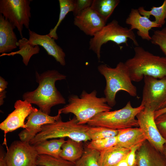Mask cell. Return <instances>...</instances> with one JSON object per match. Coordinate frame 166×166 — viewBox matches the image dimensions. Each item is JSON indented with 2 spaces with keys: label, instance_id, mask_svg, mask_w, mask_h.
Instances as JSON below:
<instances>
[{
  "label": "cell",
  "instance_id": "6da1fadb",
  "mask_svg": "<svg viewBox=\"0 0 166 166\" xmlns=\"http://www.w3.org/2000/svg\"><path fill=\"white\" fill-rule=\"evenodd\" d=\"M36 80L38 84L36 89L24 93L23 100L36 105L39 109L49 115L52 107L66 103L65 100L55 85L57 81L65 79L66 75L56 70H48L41 73L35 72Z\"/></svg>",
  "mask_w": 166,
  "mask_h": 166
},
{
  "label": "cell",
  "instance_id": "7a4b0ae2",
  "mask_svg": "<svg viewBox=\"0 0 166 166\" xmlns=\"http://www.w3.org/2000/svg\"><path fill=\"white\" fill-rule=\"evenodd\" d=\"M134 50V56L124 62L132 81L139 82L145 76L158 79L166 77V56L154 55L139 46Z\"/></svg>",
  "mask_w": 166,
  "mask_h": 166
},
{
  "label": "cell",
  "instance_id": "3957f363",
  "mask_svg": "<svg viewBox=\"0 0 166 166\" xmlns=\"http://www.w3.org/2000/svg\"><path fill=\"white\" fill-rule=\"evenodd\" d=\"M97 94L96 90L89 93L83 90L80 97L77 95H70L69 103L60 109L61 113H72L78 124H85L97 114L110 111L112 108L107 103L105 97H97Z\"/></svg>",
  "mask_w": 166,
  "mask_h": 166
},
{
  "label": "cell",
  "instance_id": "277c9868",
  "mask_svg": "<svg viewBox=\"0 0 166 166\" xmlns=\"http://www.w3.org/2000/svg\"><path fill=\"white\" fill-rule=\"evenodd\" d=\"M97 69L105 79L104 93L107 103L110 106L115 105L116 95L119 91H125L132 97L136 96V88L132 83L128 69L124 63L120 62L115 68L101 64L98 66Z\"/></svg>",
  "mask_w": 166,
  "mask_h": 166
},
{
  "label": "cell",
  "instance_id": "5b68a950",
  "mask_svg": "<svg viewBox=\"0 0 166 166\" xmlns=\"http://www.w3.org/2000/svg\"><path fill=\"white\" fill-rule=\"evenodd\" d=\"M75 117L66 122L61 118L53 124H44L42 131L38 134L30 143L34 145L39 142L50 139L67 137L78 141L91 140L87 132L89 126L81 124Z\"/></svg>",
  "mask_w": 166,
  "mask_h": 166
},
{
  "label": "cell",
  "instance_id": "8992f818",
  "mask_svg": "<svg viewBox=\"0 0 166 166\" xmlns=\"http://www.w3.org/2000/svg\"><path fill=\"white\" fill-rule=\"evenodd\" d=\"M144 108L141 105L133 107L129 101L121 109L97 114L87 124L90 126H101L117 130L138 127L139 125L136 117Z\"/></svg>",
  "mask_w": 166,
  "mask_h": 166
},
{
  "label": "cell",
  "instance_id": "52a82bcc",
  "mask_svg": "<svg viewBox=\"0 0 166 166\" xmlns=\"http://www.w3.org/2000/svg\"><path fill=\"white\" fill-rule=\"evenodd\" d=\"M128 38L133 42L136 46H139L133 30L121 26L117 20H113L105 26L90 39L89 49L96 53L99 60L102 45L111 41L118 45L124 44L128 46Z\"/></svg>",
  "mask_w": 166,
  "mask_h": 166
},
{
  "label": "cell",
  "instance_id": "ba28073f",
  "mask_svg": "<svg viewBox=\"0 0 166 166\" xmlns=\"http://www.w3.org/2000/svg\"><path fill=\"white\" fill-rule=\"evenodd\" d=\"M30 0H0V14L16 28L21 38L23 26L29 29L31 18Z\"/></svg>",
  "mask_w": 166,
  "mask_h": 166
},
{
  "label": "cell",
  "instance_id": "9c48e42d",
  "mask_svg": "<svg viewBox=\"0 0 166 166\" xmlns=\"http://www.w3.org/2000/svg\"><path fill=\"white\" fill-rule=\"evenodd\" d=\"M140 105L154 112L166 107V77L158 79L144 77Z\"/></svg>",
  "mask_w": 166,
  "mask_h": 166
},
{
  "label": "cell",
  "instance_id": "30bf717a",
  "mask_svg": "<svg viewBox=\"0 0 166 166\" xmlns=\"http://www.w3.org/2000/svg\"><path fill=\"white\" fill-rule=\"evenodd\" d=\"M38 155L30 142L16 140L7 149L5 158L8 166H37Z\"/></svg>",
  "mask_w": 166,
  "mask_h": 166
},
{
  "label": "cell",
  "instance_id": "8fae6325",
  "mask_svg": "<svg viewBox=\"0 0 166 166\" xmlns=\"http://www.w3.org/2000/svg\"><path fill=\"white\" fill-rule=\"evenodd\" d=\"M154 112L146 107L136 116L139 127L148 142L158 152L163 154L166 140L162 136L156 124Z\"/></svg>",
  "mask_w": 166,
  "mask_h": 166
},
{
  "label": "cell",
  "instance_id": "7c38bea8",
  "mask_svg": "<svg viewBox=\"0 0 166 166\" xmlns=\"http://www.w3.org/2000/svg\"><path fill=\"white\" fill-rule=\"evenodd\" d=\"M61 113L60 109L57 115L51 116L33 107L32 111L27 117L26 128L18 134L20 140L30 142L41 131L42 125L54 123L61 118Z\"/></svg>",
  "mask_w": 166,
  "mask_h": 166
},
{
  "label": "cell",
  "instance_id": "4fadbf2b",
  "mask_svg": "<svg viewBox=\"0 0 166 166\" xmlns=\"http://www.w3.org/2000/svg\"><path fill=\"white\" fill-rule=\"evenodd\" d=\"M14 110L9 114L0 124V128L3 131L4 139L3 144L7 149L6 134L9 132L22 128H25V120L32 111L33 107L26 100H17L14 105Z\"/></svg>",
  "mask_w": 166,
  "mask_h": 166
},
{
  "label": "cell",
  "instance_id": "5bb4252c",
  "mask_svg": "<svg viewBox=\"0 0 166 166\" xmlns=\"http://www.w3.org/2000/svg\"><path fill=\"white\" fill-rule=\"evenodd\" d=\"M106 22L91 6L75 17L73 22L74 25L85 34L93 37Z\"/></svg>",
  "mask_w": 166,
  "mask_h": 166
},
{
  "label": "cell",
  "instance_id": "9a60e30c",
  "mask_svg": "<svg viewBox=\"0 0 166 166\" xmlns=\"http://www.w3.org/2000/svg\"><path fill=\"white\" fill-rule=\"evenodd\" d=\"M28 31V42L29 44L33 45L42 46L49 55L53 57L61 65L65 66V54L61 48L56 43L54 38L48 34H39L29 29Z\"/></svg>",
  "mask_w": 166,
  "mask_h": 166
},
{
  "label": "cell",
  "instance_id": "2e32d148",
  "mask_svg": "<svg viewBox=\"0 0 166 166\" xmlns=\"http://www.w3.org/2000/svg\"><path fill=\"white\" fill-rule=\"evenodd\" d=\"M126 24L130 26V29H136L137 34L143 40L151 41V36L149 31L153 28L161 27L155 22L150 20L146 17L141 15L138 9H132L125 20Z\"/></svg>",
  "mask_w": 166,
  "mask_h": 166
},
{
  "label": "cell",
  "instance_id": "e0dca14e",
  "mask_svg": "<svg viewBox=\"0 0 166 166\" xmlns=\"http://www.w3.org/2000/svg\"><path fill=\"white\" fill-rule=\"evenodd\" d=\"M137 166H166V160L146 140L136 152Z\"/></svg>",
  "mask_w": 166,
  "mask_h": 166
},
{
  "label": "cell",
  "instance_id": "ac0fdd59",
  "mask_svg": "<svg viewBox=\"0 0 166 166\" xmlns=\"http://www.w3.org/2000/svg\"><path fill=\"white\" fill-rule=\"evenodd\" d=\"M15 28L0 14V53H6L17 48V36L14 31Z\"/></svg>",
  "mask_w": 166,
  "mask_h": 166
},
{
  "label": "cell",
  "instance_id": "d6986e66",
  "mask_svg": "<svg viewBox=\"0 0 166 166\" xmlns=\"http://www.w3.org/2000/svg\"><path fill=\"white\" fill-rule=\"evenodd\" d=\"M116 145L130 150L134 146L142 144L147 140L139 127H132L118 130Z\"/></svg>",
  "mask_w": 166,
  "mask_h": 166
},
{
  "label": "cell",
  "instance_id": "ffe728a7",
  "mask_svg": "<svg viewBox=\"0 0 166 166\" xmlns=\"http://www.w3.org/2000/svg\"><path fill=\"white\" fill-rule=\"evenodd\" d=\"M130 150L116 145L100 152L99 166H117L125 157Z\"/></svg>",
  "mask_w": 166,
  "mask_h": 166
},
{
  "label": "cell",
  "instance_id": "44dd1931",
  "mask_svg": "<svg viewBox=\"0 0 166 166\" xmlns=\"http://www.w3.org/2000/svg\"><path fill=\"white\" fill-rule=\"evenodd\" d=\"M85 151L83 141L68 138L61 147L60 157L75 163L82 156Z\"/></svg>",
  "mask_w": 166,
  "mask_h": 166
},
{
  "label": "cell",
  "instance_id": "7402d4cb",
  "mask_svg": "<svg viewBox=\"0 0 166 166\" xmlns=\"http://www.w3.org/2000/svg\"><path fill=\"white\" fill-rule=\"evenodd\" d=\"M66 141L65 138L50 140H46L34 145L38 155H46L55 157H60L61 147Z\"/></svg>",
  "mask_w": 166,
  "mask_h": 166
},
{
  "label": "cell",
  "instance_id": "603a6c76",
  "mask_svg": "<svg viewBox=\"0 0 166 166\" xmlns=\"http://www.w3.org/2000/svg\"><path fill=\"white\" fill-rule=\"evenodd\" d=\"M28 39L24 37L19 39L16 44L17 46L19 47L18 50L9 53H2L0 56H13L20 54L22 57L23 63L27 66L31 57L38 53L40 50L39 45H32L28 43Z\"/></svg>",
  "mask_w": 166,
  "mask_h": 166
},
{
  "label": "cell",
  "instance_id": "cb8c5ba5",
  "mask_svg": "<svg viewBox=\"0 0 166 166\" xmlns=\"http://www.w3.org/2000/svg\"><path fill=\"white\" fill-rule=\"evenodd\" d=\"M120 2L119 0H93L91 7L107 22Z\"/></svg>",
  "mask_w": 166,
  "mask_h": 166
},
{
  "label": "cell",
  "instance_id": "d4e9b609",
  "mask_svg": "<svg viewBox=\"0 0 166 166\" xmlns=\"http://www.w3.org/2000/svg\"><path fill=\"white\" fill-rule=\"evenodd\" d=\"M140 14L149 18L151 15L155 18V22L161 27L165 23L166 19V0L162 5L158 7L152 6L150 10H145L143 6L137 9Z\"/></svg>",
  "mask_w": 166,
  "mask_h": 166
},
{
  "label": "cell",
  "instance_id": "484cf974",
  "mask_svg": "<svg viewBox=\"0 0 166 166\" xmlns=\"http://www.w3.org/2000/svg\"><path fill=\"white\" fill-rule=\"evenodd\" d=\"M60 13L58 21L53 28L51 29L48 35L55 40L58 39L57 33L58 27L67 14L70 12H73L75 8V0H59Z\"/></svg>",
  "mask_w": 166,
  "mask_h": 166
},
{
  "label": "cell",
  "instance_id": "4316f807",
  "mask_svg": "<svg viewBox=\"0 0 166 166\" xmlns=\"http://www.w3.org/2000/svg\"><path fill=\"white\" fill-rule=\"evenodd\" d=\"M118 130L101 126H89L87 133L91 140H95L117 136Z\"/></svg>",
  "mask_w": 166,
  "mask_h": 166
},
{
  "label": "cell",
  "instance_id": "83f0119b",
  "mask_svg": "<svg viewBox=\"0 0 166 166\" xmlns=\"http://www.w3.org/2000/svg\"><path fill=\"white\" fill-rule=\"evenodd\" d=\"M36 164L38 166H76L75 163L60 157H55L46 155H38Z\"/></svg>",
  "mask_w": 166,
  "mask_h": 166
},
{
  "label": "cell",
  "instance_id": "f1b7e54d",
  "mask_svg": "<svg viewBox=\"0 0 166 166\" xmlns=\"http://www.w3.org/2000/svg\"><path fill=\"white\" fill-rule=\"evenodd\" d=\"M100 152L95 150L85 148L84 153L75 163L76 166H99L98 161Z\"/></svg>",
  "mask_w": 166,
  "mask_h": 166
},
{
  "label": "cell",
  "instance_id": "f546056e",
  "mask_svg": "<svg viewBox=\"0 0 166 166\" xmlns=\"http://www.w3.org/2000/svg\"><path fill=\"white\" fill-rule=\"evenodd\" d=\"M117 136L95 140H91L87 145L88 148L96 150L100 152L117 145Z\"/></svg>",
  "mask_w": 166,
  "mask_h": 166
},
{
  "label": "cell",
  "instance_id": "4dcf8cb0",
  "mask_svg": "<svg viewBox=\"0 0 166 166\" xmlns=\"http://www.w3.org/2000/svg\"><path fill=\"white\" fill-rule=\"evenodd\" d=\"M151 38L152 44L158 46L166 57V27L155 30Z\"/></svg>",
  "mask_w": 166,
  "mask_h": 166
},
{
  "label": "cell",
  "instance_id": "1f68e13d",
  "mask_svg": "<svg viewBox=\"0 0 166 166\" xmlns=\"http://www.w3.org/2000/svg\"><path fill=\"white\" fill-rule=\"evenodd\" d=\"M93 0H75V8L73 14L75 17L83 11L90 7Z\"/></svg>",
  "mask_w": 166,
  "mask_h": 166
},
{
  "label": "cell",
  "instance_id": "d6a6232c",
  "mask_svg": "<svg viewBox=\"0 0 166 166\" xmlns=\"http://www.w3.org/2000/svg\"><path fill=\"white\" fill-rule=\"evenodd\" d=\"M155 121L160 132L166 140V113L158 116Z\"/></svg>",
  "mask_w": 166,
  "mask_h": 166
},
{
  "label": "cell",
  "instance_id": "836d02e7",
  "mask_svg": "<svg viewBox=\"0 0 166 166\" xmlns=\"http://www.w3.org/2000/svg\"><path fill=\"white\" fill-rule=\"evenodd\" d=\"M142 144H137L133 147L127 155L126 159L129 166H137L136 152Z\"/></svg>",
  "mask_w": 166,
  "mask_h": 166
},
{
  "label": "cell",
  "instance_id": "e575fe53",
  "mask_svg": "<svg viewBox=\"0 0 166 166\" xmlns=\"http://www.w3.org/2000/svg\"><path fill=\"white\" fill-rule=\"evenodd\" d=\"M5 155L2 148H0V166H8L6 162Z\"/></svg>",
  "mask_w": 166,
  "mask_h": 166
},
{
  "label": "cell",
  "instance_id": "d590c367",
  "mask_svg": "<svg viewBox=\"0 0 166 166\" xmlns=\"http://www.w3.org/2000/svg\"><path fill=\"white\" fill-rule=\"evenodd\" d=\"M8 82L2 77H0V92L5 90L7 87Z\"/></svg>",
  "mask_w": 166,
  "mask_h": 166
},
{
  "label": "cell",
  "instance_id": "8d00e7d4",
  "mask_svg": "<svg viewBox=\"0 0 166 166\" xmlns=\"http://www.w3.org/2000/svg\"><path fill=\"white\" fill-rule=\"evenodd\" d=\"M166 113V107L154 112L155 119L160 115Z\"/></svg>",
  "mask_w": 166,
  "mask_h": 166
},
{
  "label": "cell",
  "instance_id": "74e56055",
  "mask_svg": "<svg viewBox=\"0 0 166 166\" xmlns=\"http://www.w3.org/2000/svg\"><path fill=\"white\" fill-rule=\"evenodd\" d=\"M6 91L5 90L0 92V105H2L4 102V99L6 97Z\"/></svg>",
  "mask_w": 166,
  "mask_h": 166
},
{
  "label": "cell",
  "instance_id": "f35d334b",
  "mask_svg": "<svg viewBox=\"0 0 166 166\" xmlns=\"http://www.w3.org/2000/svg\"><path fill=\"white\" fill-rule=\"evenodd\" d=\"M126 157V156L121 160L117 166H129L127 161Z\"/></svg>",
  "mask_w": 166,
  "mask_h": 166
},
{
  "label": "cell",
  "instance_id": "ab89813d",
  "mask_svg": "<svg viewBox=\"0 0 166 166\" xmlns=\"http://www.w3.org/2000/svg\"><path fill=\"white\" fill-rule=\"evenodd\" d=\"M162 154L164 156L166 160V145L164 146V151Z\"/></svg>",
  "mask_w": 166,
  "mask_h": 166
}]
</instances>
